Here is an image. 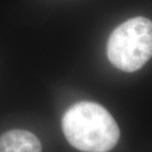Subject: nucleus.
<instances>
[{
    "instance_id": "f257e3e1",
    "label": "nucleus",
    "mask_w": 152,
    "mask_h": 152,
    "mask_svg": "<svg viewBox=\"0 0 152 152\" xmlns=\"http://www.w3.org/2000/svg\"><path fill=\"white\" fill-rule=\"evenodd\" d=\"M62 130L69 143L83 152H108L120 138V129L112 115L93 102L69 108L63 115Z\"/></svg>"
},
{
    "instance_id": "7ed1b4c3",
    "label": "nucleus",
    "mask_w": 152,
    "mask_h": 152,
    "mask_svg": "<svg viewBox=\"0 0 152 152\" xmlns=\"http://www.w3.org/2000/svg\"><path fill=\"white\" fill-rule=\"evenodd\" d=\"M0 152H42V144L30 132L12 129L0 136Z\"/></svg>"
},
{
    "instance_id": "f03ea898",
    "label": "nucleus",
    "mask_w": 152,
    "mask_h": 152,
    "mask_svg": "<svg viewBox=\"0 0 152 152\" xmlns=\"http://www.w3.org/2000/svg\"><path fill=\"white\" fill-rule=\"evenodd\" d=\"M107 56L115 67L126 72L140 69L152 57V22L134 17L114 30L107 44Z\"/></svg>"
}]
</instances>
